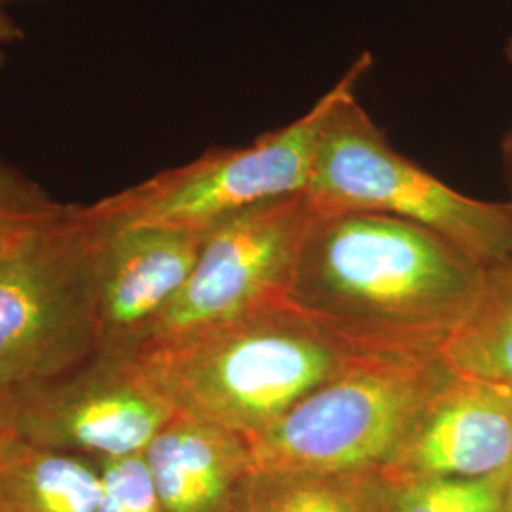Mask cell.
<instances>
[{"label": "cell", "instance_id": "obj_18", "mask_svg": "<svg viewBox=\"0 0 512 512\" xmlns=\"http://www.w3.org/2000/svg\"><path fill=\"white\" fill-rule=\"evenodd\" d=\"M21 40H23L21 25L8 14V6L0 2V65L6 61L10 50Z\"/></svg>", "mask_w": 512, "mask_h": 512}, {"label": "cell", "instance_id": "obj_11", "mask_svg": "<svg viewBox=\"0 0 512 512\" xmlns=\"http://www.w3.org/2000/svg\"><path fill=\"white\" fill-rule=\"evenodd\" d=\"M164 512H230L255 471L249 442L177 412L145 450Z\"/></svg>", "mask_w": 512, "mask_h": 512}, {"label": "cell", "instance_id": "obj_9", "mask_svg": "<svg viewBox=\"0 0 512 512\" xmlns=\"http://www.w3.org/2000/svg\"><path fill=\"white\" fill-rule=\"evenodd\" d=\"M511 469L512 384L452 370L380 473L486 478Z\"/></svg>", "mask_w": 512, "mask_h": 512}, {"label": "cell", "instance_id": "obj_13", "mask_svg": "<svg viewBox=\"0 0 512 512\" xmlns=\"http://www.w3.org/2000/svg\"><path fill=\"white\" fill-rule=\"evenodd\" d=\"M384 492L380 471L255 469L230 512H382Z\"/></svg>", "mask_w": 512, "mask_h": 512}, {"label": "cell", "instance_id": "obj_8", "mask_svg": "<svg viewBox=\"0 0 512 512\" xmlns=\"http://www.w3.org/2000/svg\"><path fill=\"white\" fill-rule=\"evenodd\" d=\"M175 414L137 361L93 357L65 376L0 393V431L93 461L145 454Z\"/></svg>", "mask_w": 512, "mask_h": 512}, {"label": "cell", "instance_id": "obj_5", "mask_svg": "<svg viewBox=\"0 0 512 512\" xmlns=\"http://www.w3.org/2000/svg\"><path fill=\"white\" fill-rule=\"evenodd\" d=\"M109 232L73 205L0 264V393L65 376L97 353Z\"/></svg>", "mask_w": 512, "mask_h": 512}, {"label": "cell", "instance_id": "obj_22", "mask_svg": "<svg viewBox=\"0 0 512 512\" xmlns=\"http://www.w3.org/2000/svg\"><path fill=\"white\" fill-rule=\"evenodd\" d=\"M509 205H511V209H512V200H511V202H509Z\"/></svg>", "mask_w": 512, "mask_h": 512}, {"label": "cell", "instance_id": "obj_15", "mask_svg": "<svg viewBox=\"0 0 512 512\" xmlns=\"http://www.w3.org/2000/svg\"><path fill=\"white\" fill-rule=\"evenodd\" d=\"M511 471L486 478H384L382 512H507Z\"/></svg>", "mask_w": 512, "mask_h": 512}, {"label": "cell", "instance_id": "obj_14", "mask_svg": "<svg viewBox=\"0 0 512 512\" xmlns=\"http://www.w3.org/2000/svg\"><path fill=\"white\" fill-rule=\"evenodd\" d=\"M440 359L459 374L512 384V260L484 270L475 306Z\"/></svg>", "mask_w": 512, "mask_h": 512}, {"label": "cell", "instance_id": "obj_20", "mask_svg": "<svg viewBox=\"0 0 512 512\" xmlns=\"http://www.w3.org/2000/svg\"><path fill=\"white\" fill-rule=\"evenodd\" d=\"M505 511L512 512V471L507 484V499H505Z\"/></svg>", "mask_w": 512, "mask_h": 512}, {"label": "cell", "instance_id": "obj_16", "mask_svg": "<svg viewBox=\"0 0 512 512\" xmlns=\"http://www.w3.org/2000/svg\"><path fill=\"white\" fill-rule=\"evenodd\" d=\"M37 181L0 156V264L21 253L67 213Z\"/></svg>", "mask_w": 512, "mask_h": 512}, {"label": "cell", "instance_id": "obj_7", "mask_svg": "<svg viewBox=\"0 0 512 512\" xmlns=\"http://www.w3.org/2000/svg\"><path fill=\"white\" fill-rule=\"evenodd\" d=\"M313 215L310 198L300 192L205 230L192 274L143 349L289 300Z\"/></svg>", "mask_w": 512, "mask_h": 512}, {"label": "cell", "instance_id": "obj_6", "mask_svg": "<svg viewBox=\"0 0 512 512\" xmlns=\"http://www.w3.org/2000/svg\"><path fill=\"white\" fill-rule=\"evenodd\" d=\"M450 374L442 359H361L245 439L255 469L382 471Z\"/></svg>", "mask_w": 512, "mask_h": 512}, {"label": "cell", "instance_id": "obj_4", "mask_svg": "<svg viewBox=\"0 0 512 512\" xmlns=\"http://www.w3.org/2000/svg\"><path fill=\"white\" fill-rule=\"evenodd\" d=\"M370 67L372 55L363 52L329 92L291 124L268 131L245 147L211 148L188 164L84 205L86 215L107 232L131 228L205 232L258 203L306 192L330 110Z\"/></svg>", "mask_w": 512, "mask_h": 512}, {"label": "cell", "instance_id": "obj_12", "mask_svg": "<svg viewBox=\"0 0 512 512\" xmlns=\"http://www.w3.org/2000/svg\"><path fill=\"white\" fill-rule=\"evenodd\" d=\"M97 461L0 431V512H97Z\"/></svg>", "mask_w": 512, "mask_h": 512}, {"label": "cell", "instance_id": "obj_10", "mask_svg": "<svg viewBox=\"0 0 512 512\" xmlns=\"http://www.w3.org/2000/svg\"><path fill=\"white\" fill-rule=\"evenodd\" d=\"M203 232H109L99 281L95 357L135 361L200 255Z\"/></svg>", "mask_w": 512, "mask_h": 512}, {"label": "cell", "instance_id": "obj_17", "mask_svg": "<svg viewBox=\"0 0 512 512\" xmlns=\"http://www.w3.org/2000/svg\"><path fill=\"white\" fill-rule=\"evenodd\" d=\"M101 499L97 512H164L154 490L145 454L97 461Z\"/></svg>", "mask_w": 512, "mask_h": 512}, {"label": "cell", "instance_id": "obj_19", "mask_svg": "<svg viewBox=\"0 0 512 512\" xmlns=\"http://www.w3.org/2000/svg\"><path fill=\"white\" fill-rule=\"evenodd\" d=\"M505 57L507 61L512 63V33L505 42ZM501 164H503V173H505V181L509 184V190L512 194V126L507 129V133L501 139Z\"/></svg>", "mask_w": 512, "mask_h": 512}, {"label": "cell", "instance_id": "obj_2", "mask_svg": "<svg viewBox=\"0 0 512 512\" xmlns=\"http://www.w3.org/2000/svg\"><path fill=\"white\" fill-rule=\"evenodd\" d=\"M361 359L285 300L148 346L135 361L177 412L249 439Z\"/></svg>", "mask_w": 512, "mask_h": 512}, {"label": "cell", "instance_id": "obj_21", "mask_svg": "<svg viewBox=\"0 0 512 512\" xmlns=\"http://www.w3.org/2000/svg\"><path fill=\"white\" fill-rule=\"evenodd\" d=\"M4 6H10V4H16V2H44V0H0Z\"/></svg>", "mask_w": 512, "mask_h": 512}, {"label": "cell", "instance_id": "obj_3", "mask_svg": "<svg viewBox=\"0 0 512 512\" xmlns=\"http://www.w3.org/2000/svg\"><path fill=\"white\" fill-rule=\"evenodd\" d=\"M351 84L323 124L306 196L317 211H366L408 220L450 241L480 268L512 260L509 202L476 200L393 147Z\"/></svg>", "mask_w": 512, "mask_h": 512}, {"label": "cell", "instance_id": "obj_1", "mask_svg": "<svg viewBox=\"0 0 512 512\" xmlns=\"http://www.w3.org/2000/svg\"><path fill=\"white\" fill-rule=\"evenodd\" d=\"M482 274L408 220L315 209L289 302L363 359L433 361L473 310Z\"/></svg>", "mask_w": 512, "mask_h": 512}]
</instances>
